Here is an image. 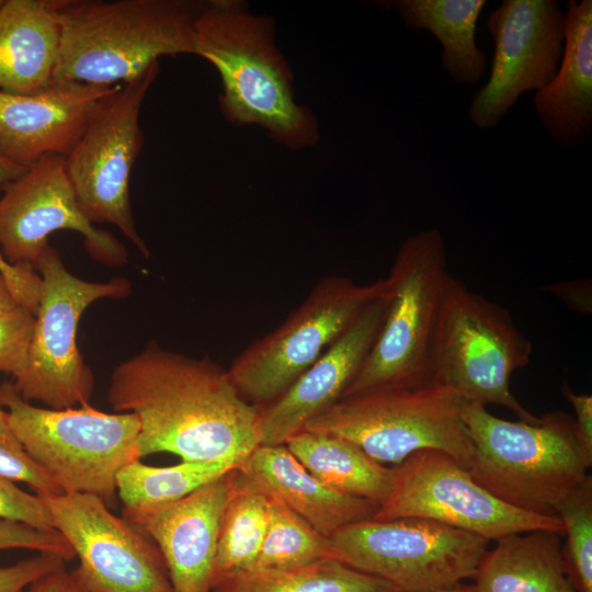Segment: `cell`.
<instances>
[{
	"label": "cell",
	"instance_id": "1",
	"mask_svg": "<svg viewBox=\"0 0 592 592\" xmlns=\"http://www.w3.org/2000/svg\"><path fill=\"white\" fill-rule=\"evenodd\" d=\"M106 395L115 411L137 415L139 458L171 453L190 462L242 463L261 444V408L207 356H186L152 340L114 368Z\"/></svg>",
	"mask_w": 592,
	"mask_h": 592
},
{
	"label": "cell",
	"instance_id": "2",
	"mask_svg": "<svg viewBox=\"0 0 592 592\" xmlns=\"http://www.w3.org/2000/svg\"><path fill=\"white\" fill-rule=\"evenodd\" d=\"M194 54L218 71L219 104L228 121L260 125L293 149L316 143V119L295 102L292 72L274 44L270 19L250 13L240 1L201 3Z\"/></svg>",
	"mask_w": 592,
	"mask_h": 592
},
{
	"label": "cell",
	"instance_id": "3",
	"mask_svg": "<svg viewBox=\"0 0 592 592\" xmlns=\"http://www.w3.org/2000/svg\"><path fill=\"white\" fill-rule=\"evenodd\" d=\"M201 3L184 0H68L53 82L114 86L162 56L195 53Z\"/></svg>",
	"mask_w": 592,
	"mask_h": 592
},
{
	"label": "cell",
	"instance_id": "4",
	"mask_svg": "<svg viewBox=\"0 0 592 592\" xmlns=\"http://www.w3.org/2000/svg\"><path fill=\"white\" fill-rule=\"evenodd\" d=\"M539 419L508 421L485 406L466 402L463 420L474 446L468 471L503 502L557 516L558 503L588 477L592 457L569 414L557 410Z\"/></svg>",
	"mask_w": 592,
	"mask_h": 592
},
{
	"label": "cell",
	"instance_id": "5",
	"mask_svg": "<svg viewBox=\"0 0 592 592\" xmlns=\"http://www.w3.org/2000/svg\"><path fill=\"white\" fill-rule=\"evenodd\" d=\"M0 407L24 449L62 493L93 494L114 504L118 473L140 459L136 414L106 413L90 405L37 407L9 380L0 384Z\"/></svg>",
	"mask_w": 592,
	"mask_h": 592
},
{
	"label": "cell",
	"instance_id": "6",
	"mask_svg": "<svg viewBox=\"0 0 592 592\" xmlns=\"http://www.w3.org/2000/svg\"><path fill=\"white\" fill-rule=\"evenodd\" d=\"M533 346L510 311L448 273L431 358V383L468 403L497 405L538 423L510 389L512 374L530 363Z\"/></svg>",
	"mask_w": 592,
	"mask_h": 592
},
{
	"label": "cell",
	"instance_id": "7",
	"mask_svg": "<svg viewBox=\"0 0 592 592\" xmlns=\"http://www.w3.org/2000/svg\"><path fill=\"white\" fill-rule=\"evenodd\" d=\"M465 405L436 383L371 389L340 399L303 430L343 437L386 466L429 449L449 455L468 470L474 446L463 420Z\"/></svg>",
	"mask_w": 592,
	"mask_h": 592
},
{
	"label": "cell",
	"instance_id": "8",
	"mask_svg": "<svg viewBox=\"0 0 592 592\" xmlns=\"http://www.w3.org/2000/svg\"><path fill=\"white\" fill-rule=\"evenodd\" d=\"M447 275L439 230L420 231L401 244L387 277L389 300L383 325L342 398L371 389L415 388L431 383L432 350Z\"/></svg>",
	"mask_w": 592,
	"mask_h": 592
},
{
	"label": "cell",
	"instance_id": "9",
	"mask_svg": "<svg viewBox=\"0 0 592 592\" xmlns=\"http://www.w3.org/2000/svg\"><path fill=\"white\" fill-rule=\"evenodd\" d=\"M35 270L42 287L27 363L12 383L23 399L39 401L46 408L87 406L94 376L77 343L80 318L96 300L127 297L130 283L122 276L107 282L82 280L66 269L52 246Z\"/></svg>",
	"mask_w": 592,
	"mask_h": 592
},
{
	"label": "cell",
	"instance_id": "10",
	"mask_svg": "<svg viewBox=\"0 0 592 592\" xmlns=\"http://www.w3.org/2000/svg\"><path fill=\"white\" fill-rule=\"evenodd\" d=\"M330 556L400 592L452 588L475 577L489 542L422 517L366 519L329 537Z\"/></svg>",
	"mask_w": 592,
	"mask_h": 592
},
{
	"label": "cell",
	"instance_id": "11",
	"mask_svg": "<svg viewBox=\"0 0 592 592\" xmlns=\"http://www.w3.org/2000/svg\"><path fill=\"white\" fill-rule=\"evenodd\" d=\"M387 287V278L367 285L346 276L321 278L276 329L232 361L227 371L235 387L259 408L272 403Z\"/></svg>",
	"mask_w": 592,
	"mask_h": 592
},
{
	"label": "cell",
	"instance_id": "12",
	"mask_svg": "<svg viewBox=\"0 0 592 592\" xmlns=\"http://www.w3.org/2000/svg\"><path fill=\"white\" fill-rule=\"evenodd\" d=\"M158 72L156 62L101 99L79 141L65 157L84 216L92 224L114 225L145 257L150 251L133 217L129 180L144 145L140 107Z\"/></svg>",
	"mask_w": 592,
	"mask_h": 592
},
{
	"label": "cell",
	"instance_id": "13",
	"mask_svg": "<svg viewBox=\"0 0 592 592\" xmlns=\"http://www.w3.org/2000/svg\"><path fill=\"white\" fill-rule=\"evenodd\" d=\"M394 468L390 494L377 508L374 520L422 517L488 542L535 530L563 535L558 516L525 512L503 502L445 453L420 451Z\"/></svg>",
	"mask_w": 592,
	"mask_h": 592
},
{
	"label": "cell",
	"instance_id": "14",
	"mask_svg": "<svg viewBox=\"0 0 592 592\" xmlns=\"http://www.w3.org/2000/svg\"><path fill=\"white\" fill-rule=\"evenodd\" d=\"M39 496V494H38ZM54 528L70 545L72 569L87 592H172L160 550L99 497L87 493L39 496Z\"/></svg>",
	"mask_w": 592,
	"mask_h": 592
},
{
	"label": "cell",
	"instance_id": "15",
	"mask_svg": "<svg viewBox=\"0 0 592 592\" xmlns=\"http://www.w3.org/2000/svg\"><path fill=\"white\" fill-rule=\"evenodd\" d=\"M73 230L98 262L119 266L127 251L112 234L96 228L82 213L66 172L65 157L45 156L10 182L0 197V250L11 264L35 269L49 249L48 237Z\"/></svg>",
	"mask_w": 592,
	"mask_h": 592
},
{
	"label": "cell",
	"instance_id": "16",
	"mask_svg": "<svg viewBox=\"0 0 592 592\" xmlns=\"http://www.w3.org/2000/svg\"><path fill=\"white\" fill-rule=\"evenodd\" d=\"M487 26L496 45L491 75L474 94L469 111L481 128L496 126L524 91L542 90L555 78L565 15L554 0H505Z\"/></svg>",
	"mask_w": 592,
	"mask_h": 592
},
{
	"label": "cell",
	"instance_id": "17",
	"mask_svg": "<svg viewBox=\"0 0 592 592\" xmlns=\"http://www.w3.org/2000/svg\"><path fill=\"white\" fill-rule=\"evenodd\" d=\"M388 300L389 283L281 397L261 408L260 445H284L344 396L378 335Z\"/></svg>",
	"mask_w": 592,
	"mask_h": 592
},
{
	"label": "cell",
	"instance_id": "18",
	"mask_svg": "<svg viewBox=\"0 0 592 592\" xmlns=\"http://www.w3.org/2000/svg\"><path fill=\"white\" fill-rule=\"evenodd\" d=\"M229 473L174 502L123 509V516L152 539L172 592H212Z\"/></svg>",
	"mask_w": 592,
	"mask_h": 592
},
{
	"label": "cell",
	"instance_id": "19",
	"mask_svg": "<svg viewBox=\"0 0 592 592\" xmlns=\"http://www.w3.org/2000/svg\"><path fill=\"white\" fill-rule=\"evenodd\" d=\"M117 86L64 81L34 94L0 91V152L27 168L45 156L66 157Z\"/></svg>",
	"mask_w": 592,
	"mask_h": 592
},
{
	"label": "cell",
	"instance_id": "20",
	"mask_svg": "<svg viewBox=\"0 0 592 592\" xmlns=\"http://www.w3.org/2000/svg\"><path fill=\"white\" fill-rule=\"evenodd\" d=\"M238 469L267 497L277 500L322 535L366 519L377 510L374 503L340 492L308 471L286 445H259Z\"/></svg>",
	"mask_w": 592,
	"mask_h": 592
},
{
	"label": "cell",
	"instance_id": "21",
	"mask_svg": "<svg viewBox=\"0 0 592 592\" xmlns=\"http://www.w3.org/2000/svg\"><path fill=\"white\" fill-rule=\"evenodd\" d=\"M68 0H5L0 10V91L47 89L57 65L60 18Z\"/></svg>",
	"mask_w": 592,
	"mask_h": 592
},
{
	"label": "cell",
	"instance_id": "22",
	"mask_svg": "<svg viewBox=\"0 0 592 592\" xmlns=\"http://www.w3.org/2000/svg\"><path fill=\"white\" fill-rule=\"evenodd\" d=\"M559 72L533 102L544 126L563 145L590 135L592 123V2L570 0Z\"/></svg>",
	"mask_w": 592,
	"mask_h": 592
},
{
	"label": "cell",
	"instance_id": "23",
	"mask_svg": "<svg viewBox=\"0 0 592 592\" xmlns=\"http://www.w3.org/2000/svg\"><path fill=\"white\" fill-rule=\"evenodd\" d=\"M559 533L535 530L497 539L483 556L475 592H576L570 584Z\"/></svg>",
	"mask_w": 592,
	"mask_h": 592
},
{
	"label": "cell",
	"instance_id": "24",
	"mask_svg": "<svg viewBox=\"0 0 592 592\" xmlns=\"http://www.w3.org/2000/svg\"><path fill=\"white\" fill-rule=\"evenodd\" d=\"M285 445L308 471L340 492L377 508L390 494L395 468L377 463L343 437L301 430Z\"/></svg>",
	"mask_w": 592,
	"mask_h": 592
},
{
	"label": "cell",
	"instance_id": "25",
	"mask_svg": "<svg viewBox=\"0 0 592 592\" xmlns=\"http://www.w3.org/2000/svg\"><path fill=\"white\" fill-rule=\"evenodd\" d=\"M405 22L432 32L443 46L444 69L460 84H475L485 73L486 54L475 43L483 0H400Z\"/></svg>",
	"mask_w": 592,
	"mask_h": 592
},
{
	"label": "cell",
	"instance_id": "26",
	"mask_svg": "<svg viewBox=\"0 0 592 592\" xmlns=\"http://www.w3.org/2000/svg\"><path fill=\"white\" fill-rule=\"evenodd\" d=\"M228 477L229 488L218 531L214 585L254 566L267 528V496L238 468Z\"/></svg>",
	"mask_w": 592,
	"mask_h": 592
},
{
	"label": "cell",
	"instance_id": "27",
	"mask_svg": "<svg viewBox=\"0 0 592 592\" xmlns=\"http://www.w3.org/2000/svg\"><path fill=\"white\" fill-rule=\"evenodd\" d=\"M212 592H400L387 581L326 558L294 569L252 567L216 583Z\"/></svg>",
	"mask_w": 592,
	"mask_h": 592
},
{
	"label": "cell",
	"instance_id": "28",
	"mask_svg": "<svg viewBox=\"0 0 592 592\" xmlns=\"http://www.w3.org/2000/svg\"><path fill=\"white\" fill-rule=\"evenodd\" d=\"M234 458L157 467L136 459L117 475L116 493L123 509H144L180 500L239 467Z\"/></svg>",
	"mask_w": 592,
	"mask_h": 592
},
{
	"label": "cell",
	"instance_id": "29",
	"mask_svg": "<svg viewBox=\"0 0 592 592\" xmlns=\"http://www.w3.org/2000/svg\"><path fill=\"white\" fill-rule=\"evenodd\" d=\"M267 498V528L253 567L294 569L331 558L329 537L283 503Z\"/></svg>",
	"mask_w": 592,
	"mask_h": 592
},
{
	"label": "cell",
	"instance_id": "30",
	"mask_svg": "<svg viewBox=\"0 0 592 592\" xmlns=\"http://www.w3.org/2000/svg\"><path fill=\"white\" fill-rule=\"evenodd\" d=\"M566 535L562 556L576 592H592V478L590 475L556 506Z\"/></svg>",
	"mask_w": 592,
	"mask_h": 592
},
{
	"label": "cell",
	"instance_id": "31",
	"mask_svg": "<svg viewBox=\"0 0 592 592\" xmlns=\"http://www.w3.org/2000/svg\"><path fill=\"white\" fill-rule=\"evenodd\" d=\"M0 476L23 482L36 494L62 493L58 486L31 458L12 430L7 411L0 407Z\"/></svg>",
	"mask_w": 592,
	"mask_h": 592
},
{
	"label": "cell",
	"instance_id": "32",
	"mask_svg": "<svg viewBox=\"0 0 592 592\" xmlns=\"http://www.w3.org/2000/svg\"><path fill=\"white\" fill-rule=\"evenodd\" d=\"M35 316L24 307L0 316V372L18 377L24 369Z\"/></svg>",
	"mask_w": 592,
	"mask_h": 592
},
{
	"label": "cell",
	"instance_id": "33",
	"mask_svg": "<svg viewBox=\"0 0 592 592\" xmlns=\"http://www.w3.org/2000/svg\"><path fill=\"white\" fill-rule=\"evenodd\" d=\"M16 548L56 555L66 562L75 558L70 545L56 530H42L14 521L0 520V550Z\"/></svg>",
	"mask_w": 592,
	"mask_h": 592
},
{
	"label": "cell",
	"instance_id": "34",
	"mask_svg": "<svg viewBox=\"0 0 592 592\" xmlns=\"http://www.w3.org/2000/svg\"><path fill=\"white\" fill-rule=\"evenodd\" d=\"M0 520L14 521L42 530H55L50 513L38 494L26 492L0 476Z\"/></svg>",
	"mask_w": 592,
	"mask_h": 592
},
{
	"label": "cell",
	"instance_id": "35",
	"mask_svg": "<svg viewBox=\"0 0 592 592\" xmlns=\"http://www.w3.org/2000/svg\"><path fill=\"white\" fill-rule=\"evenodd\" d=\"M65 563L56 555L38 553L13 565L0 567V592H27L35 581Z\"/></svg>",
	"mask_w": 592,
	"mask_h": 592
},
{
	"label": "cell",
	"instance_id": "36",
	"mask_svg": "<svg viewBox=\"0 0 592 592\" xmlns=\"http://www.w3.org/2000/svg\"><path fill=\"white\" fill-rule=\"evenodd\" d=\"M0 274L7 281L19 305L35 315L42 287V278L37 271L29 265L11 264L0 252Z\"/></svg>",
	"mask_w": 592,
	"mask_h": 592
},
{
	"label": "cell",
	"instance_id": "37",
	"mask_svg": "<svg viewBox=\"0 0 592 592\" xmlns=\"http://www.w3.org/2000/svg\"><path fill=\"white\" fill-rule=\"evenodd\" d=\"M558 297L571 310L580 315L592 312V285L590 278L558 282L542 287Z\"/></svg>",
	"mask_w": 592,
	"mask_h": 592
},
{
	"label": "cell",
	"instance_id": "38",
	"mask_svg": "<svg viewBox=\"0 0 592 592\" xmlns=\"http://www.w3.org/2000/svg\"><path fill=\"white\" fill-rule=\"evenodd\" d=\"M561 392L573 407L578 437L587 454L592 457V397L574 392L567 383L561 386Z\"/></svg>",
	"mask_w": 592,
	"mask_h": 592
},
{
	"label": "cell",
	"instance_id": "39",
	"mask_svg": "<svg viewBox=\"0 0 592 592\" xmlns=\"http://www.w3.org/2000/svg\"><path fill=\"white\" fill-rule=\"evenodd\" d=\"M27 592H87L73 570L62 566L35 581Z\"/></svg>",
	"mask_w": 592,
	"mask_h": 592
},
{
	"label": "cell",
	"instance_id": "40",
	"mask_svg": "<svg viewBox=\"0 0 592 592\" xmlns=\"http://www.w3.org/2000/svg\"><path fill=\"white\" fill-rule=\"evenodd\" d=\"M26 170L27 167L13 162L0 152V191Z\"/></svg>",
	"mask_w": 592,
	"mask_h": 592
},
{
	"label": "cell",
	"instance_id": "41",
	"mask_svg": "<svg viewBox=\"0 0 592 592\" xmlns=\"http://www.w3.org/2000/svg\"><path fill=\"white\" fill-rule=\"evenodd\" d=\"M20 306L13 297L7 281L0 274V316L11 312Z\"/></svg>",
	"mask_w": 592,
	"mask_h": 592
},
{
	"label": "cell",
	"instance_id": "42",
	"mask_svg": "<svg viewBox=\"0 0 592 592\" xmlns=\"http://www.w3.org/2000/svg\"><path fill=\"white\" fill-rule=\"evenodd\" d=\"M424 592H475L473 585L458 584L447 589L424 591Z\"/></svg>",
	"mask_w": 592,
	"mask_h": 592
},
{
	"label": "cell",
	"instance_id": "43",
	"mask_svg": "<svg viewBox=\"0 0 592 592\" xmlns=\"http://www.w3.org/2000/svg\"><path fill=\"white\" fill-rule=\"evenodd\" d=\"M5 0H0V10L3 7Z\"/></svg>",
	"mask_w": 592,
	"mask_h": 592
}]
</instances>
